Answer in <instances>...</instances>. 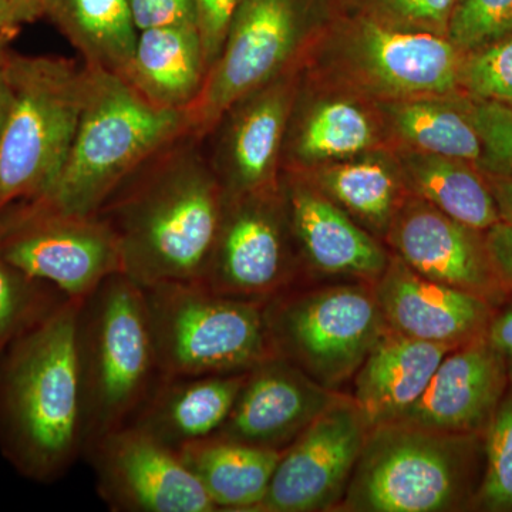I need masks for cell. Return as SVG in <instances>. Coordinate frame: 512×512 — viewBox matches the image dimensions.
<instances>
[{
	"mask_svg": "<svg viewBox=\"0 0 512 512\" xmlns=\"http://www.w3.org/2000/svg\"><path fill=\"white\" fill-rule=\"evenodd\" d=\"M336 3L387 28L447 37L458 0H336Z\"/></svg>",
	"mask_w": 512,
	"mask_h": 512,
	"instance_id": "32",
	"label": "cell"
},
{
	"mask_svg": "<svg viewBox=\"0 0 512 512\" xmlns=\"http://www.w3.org/2000/svg\"><path fill=\"white\" fill-rule=\"evenodd\" d=\"M84 70L86 93L72 147L50 190L32 202L96 215L128 175L191 128L187 111L154 106L119 74Z\"/></svg>",
	"mask_w": 512,
	"mask_h": 512,
	"instance_id": "3",
	"label": "cell"
},
{
	"mask_svg": "<svg viewBox=\"0 0 512 512\" xmlns=\"http://www.w3.org/2000/svg\"><path fill=\"white\" fill-rule=\"evenodd\" d=\"M161 376L245 373L275 356L264 302L201 282L141 286Z\"/></svg>",
	"mask_w": 512,
	"mask_h": 512,
	"instance_id": "8",
	"label": "cell"
},
{
	"mask_svg": "<svg viewBox=\"0 0 512 512\" xmlns=\"http://www.w3.org/2000/svg\"><path fill=\"white\" fill-rule=\"evenodd\" d=\"M99 497L114 512H214L210 497L177 450L133 424L87 448Z\"/></svg>",
	"mask_w": 512,
	"mask_h": 512,
	"instance_id": "13",
	"label": "cell"
},
{
	"mask_svg": "<svg viewBox=\"0 0 512 512\" xmlns=\"http://www.w3.org/2000/svg\"><path fill=\"white\" fill-rule=\"evenodd\" d=\"M128 6L138 32L165 26H197L194 0H128Z\"/></svg>",
	"mask_w": 512,
	"mask_h": 512,
	"instance_id": "36",
	"label": "cell"
},
{
	"mask_svg": "<svg viewBox=\"0 0 512 512\" xmlns=\"http://www.w3.org/2000/svg\"><path fill=\"white\" fill-rule=\"evenodd\" d=\"M484 234L495 271L508 291H512V225L498 221Z\"/></svg>",
	"mask_w": 512,
	"mask_h": 512,
	"instance_id": "38",
	"label": "cell"
},
{
	"mask_svg": "<svg viewBox=\"0 0 512 512\" xmlns=\"http://www.w3.org/2000/svg\"><path fill=\"white\" fill-rule=\"evenodd\" d=\"M301 266L281 188L225 195L201 284L222 295L265 303L291 289Z\"/></svg>",
	"mask_w": 512,
	"mask_h": 512,
	"instance_id": "11",
	"label": "cell"
},
{
	"mask_svg": "<svg viewBox=\"0 0 512 512\" xmlns=\"http://www.w3.org/2000/svg\"><path fill=\"white\" fill-rule=\"evenodd\" d=\"M224 204L204 138L187 131L128 175L96 215L116 235L131 281L201 282Z\"/></svg>",
	"mask_w": 512,
	"mask_h": 512,
	"instance_id": "1",
	"label": "cell"
},
{
	"mask_svg": "<svg viewBox=\"0 0 512 512\" xmlns=\"http://www.w3.org/2000/svg\"><path fill=\"white\" fill-rule=\"evenodd\" d=\"M181 460L217 511L255 512L284 450L252 446L212 434L178 448Z\"/></svg>",
	"mask_w": 512,
	"mask_h": 512,
	"instance_id": "26",
	"label": "cell"
},
{
	"mask_svg": "<svg viewBox=\"0 0 512 512\" xmlns=\"http://www.w3.org/2000/svg\"><path fill=\"white\" fill-rule=\"evenodd\" d=\"M19 26L20 23L16 19L15 13H13L9 0H0V63L8 55L5 47L12 36L15 35Z\"/></svg>",
	"mask_w": 512,
	"mask_h": 512,
	"instance_id": "41",
	"label": "cell"
},
{
	"mask_svg": "<svg viewBox=\"0 0 512 512\" xmlns=\"http://www.w3.org/2000/svg\"><path fill=\"white\" fill-rule=\"evenodd\" d=\"M470 99V114L483 143L478 168L512 177V106Z\"/></svg>",
	"mask_w": 512,
	"mask_h": 512,
	"instance_id": "35",
	"label": "cell"
},
{
	"mask_svg": "<svg viewBox=\"0 0 512 512\" xmlns=\"http://www.w3.org/2000/svg\"><path fill=\"white\" fill-rule=\"evenodd\" d=\"M43 15L72 43L84 66L126 72L138 37L128 0H45Z\"/></svg>",
	"mask_w": 512,
	"mask_h": 512,
	"instance_id": "29",
	"label": "cell"
},
{
	"mask_svg": "<svg viewBox=\"0 0 512 512\" xmlns=\"http://www.w3.org/2000/svg\"><path fill=\"white\" fill-rule=\"evenodd\" d=\"M207 76L197 26H165L138 32L123 79L161 109L188 111Z\"/></svg>",
	"mask_w": 512,
	"mask_h": 512,
	"instance_id": "24",
	"label": "cell"
},
{
	"mask_svg": "<svg viewBox=\"0 0 512 512\" xmlns=\"http://www.w3.org/2000/svg\"><path fill=\"white\" fill-rule=\"evenodd\" d=\"M382 148L393 147L379 103L301 74L286 130L282 171L306 173Z\"/></svg>",
	"mask_w": 512,
	"mask_h": 512,
	"instance_id": "17",
	"label": "cell"
},
{
	"mask_svg": "<svg viewBox=\"0 0 512 512\" xmlns=\"http://www.w3.org/2000/svg\"><path fill=\"white\" fill-rule=\"evenodd\" d=\"M299 80V69L291 70L238 100L204 138L210 140L205 151L225 195L279 187L286 130Z\"/></svg>",
	"mask_w": 512,
	"mask_h": 512,
	"instance_id": "15",
	"label": "cell"
},
{
	"mask_svg": "<svg viewBox=\"0 0 512 512\" xmlns=\"http://www.w3.org/2000/svg\"><path fill=\"white\" fill-rule=\"evenodd\" d=\"M512 35V0H460L447 39L468 53Z\"/></svg>",
	"mask_w": 512,
	"mask_h": 512,
	"instance_id": "34",
	"label": "cell"
},
{
	"mask_svg": "<svg viewBox=\"0 0 512 512\" xmlns=\"http://www.w3.org/2000/svg\"><path fill=\"white\" fill-rule=\"evenodd\" d=\"M10 106L0 133V210L50 190L72 147L86 70L63 57L6 55Z\"/></svg>",
	"mask_w": 512,
	"mask_h": 512,
	"instance_id": "7",
	"label": "cell"
},
{
	"mask_svg": "<svg viewBox=\"0 0 512 512\" xmlns=\"http://www.w3.org/2000/svg\"><path fill=\"white\" fill-rule=\"evenodd\" d=\"M393 150L412 194L478 231L501 221L487 178L477 164L404 148Z\"/></svg>",
	"mask_w": 512,
	"mask_h": 512,
	"instance_id": "28",
	"label": "cell"
},
{
	"mask_svg": "<svg viewBox=\"0 0 512 512\" xmlns=\"http://www.w3.org/2000/svg\"><path fill=\"white\" fill-rule=\"evenodd\" d=\"M20 25L33 22L43 15L45 0H9Z\"/></svg>",
	"mask_w": 512,
	"mask_h": 512,
	"instance_id": "42",
	"label": "cell"
},
{
	"mask_svg": "<svg viewBox=\"0 0 512 512\" xmlns=\"http://www.w3.org/2000/svg\"><path fill=\"white\" fill-rule=\"evenodd\" d=\"M507 360L485 335L444 356L420 399L396 420L448 433L485 434L507 390Z\"/></svg>",
	"mask_w": 512,
	"mask_h": 512,
	"instance_id": "21",
	"label": "cell"
},
{
	"mask_svg": "<svg viewBox=\"0 0 512 512\" xmlns=\"http://www.w3.org/2000/svg\"><path fill=\"white\" fill-rule=\"evenodd\" d=\"M10 106V89L8 80H6L5 70H3V62L0 63V133H2L3 124H5L6 116Z\"/></svg>",
	"mask_w": 512,
	"mask_h": 512,
	"instance_id": "43",
	"label": "cell"
},
{
	"mask_svg": "<svg viewBox=\"0 0 512 512\" xmlns=\"http://www.w3.org/2000/svg\"><path fill=\"white\" fill-rule=\"evenodd\" d=\"M301 174L382 242L410 194L393 148L370 151Z\"/></svg>",
	"mask_w": 512,
	"mask_h": 512,
	"instance_id": "25",
	"label": "cell"
},
{
	"mask_svg": "<svg viewBox=\"0 0 512 512\" xmlns=\"http://www.w3.org/2000/svg\"><path fill=\"white\" fill-rule=\"evenodd\" d=\"M279 188L302 266L316 274L375 284L392 255L384 242L360 227L305 175L282 171Z\"/></svg>",
	"mask_w": 512,
	"mask_h": 512,
	"instance_id": "18",
	"label": "cell"
},
{
	"mask_svg": "<svg viewBox=\"0 0 512 512\" xmlns=\"http://www.w3.org/2000/svg\"><path fill=\"white\" fill-rule=\"evenodd\" d=\"M463 57L447 37L387 28L340 8L335 0L306 49L299 70L306 79L386 103L463 94Z\"/></svg>",
	"mask_w": 512,
	"mask_h": 512,
	"instance_id": "4",
	"label": "cell"
},
{
	"mask_svg": "<svg viewBox=\"0 0 512 512\" xmlns=\"http://www.w3.org/2000/svg\"><path fill=\"white\" fill-rule=\"evenodd\" d=\"M460 89L474 100L512 106V35L464 53Z\"/></svg>",
	"mask_w": 512,
	"mask_h": 512,
	"instance_id": "33",
	"label": "cell"
},
{
	"mask_svg": "<svg viewBox=\"0 0 512 512\" xmlns=\"http://www.w3.org/2000/svg\"><path fill=\"white\" fill-rule=\"evenodd\" d=\"M339 396L275 355L248 370L234 407L217 434L282 451Z\"/></svg>",
	"mask_w": 512,
	"mask_h": 512,
	"instance_id": "19",
	"label": "cell"
},
{
	"mask_svg": "<svg viewBox=\"0 0 512 512\" xmlns=\"http://www.w3.org/2000/svg\"><path fill=\"white\" fill-rule=\"evenodd\" d=\"M46 285L23 275L0 254V350L66 301L64 296L45 298Z\"/></svg>",
	"mask_w": 512,
	"mask_h": 512,
	"instance_id": "31",
	"label": "cell"
},
{
	"mask_svg": "<svg viewBox=\"0 0 512 512\" xmlns=\"http://www.w3.org/2000/svg\"><path fill=\"white\" fill-rule=\"evenodd\" d=\"M365 417L340 396L285 448L255 512H313L342 504L365 444Z\"/></svg>",
	"mask_w": 512,
	"mask_h": 512,
	"instance_id": "14",
	"label": "cell"
},
{
	"mask_svg": "<svg viewBox=\"0 0 512 512\" xmlns=\"http://www.w3.org/2000/svg\"><path fill=\"white\" fill-rule=\"evenodd\" d=\"M458 2H460V0H458Z\"/></svg>",
	"mask_w": 512,
	"mask_h": 512,
	"instance_id": "44",
	"label": "cell"
},
{
	"mask_svg": "<svg viewBox=\"0 0 512 512\" xmlns=\"http://www.w3.org/2000/svg\"><path fill=\"white\" fill-rule=\"evenodd\" d=\"M393 148L480 164L483 143L464 94L410 97L379 103Z\"/></svg>",
	"mask_w": 512,
	"mask_h": 512,
	"instance_id": "27",
	"label": "cell"
},
{
	"mask_svg": "<svg viewBox=\"0 0 512 512\" xmlns=\"http://www.w3.org/2000/svg\"><path fill=\"white\" fill-rule=\"evenodd\" d=\"M480 434L448 433L407 421L367 431L343 510L444 512L476 497Z\"/></svg>",
	"mask_w": 512,
	"mask_h": 512,
	"instance_id": "6",
	"label": "cell"
},
{
	"mask_svg": "<svg viewBox=\"0 0 512 512\" xmlns=\"http://www.w3.org/2000/svg\"><path fill=\"white\" fill-rule=\"evenodd\" d=\"M335 0H241L220 55L190 107L191 133L205 138L225 111L276 77L299 69Z\"/></svg>",
	"mask_w": 512,
	"mask_h": 512,
	"instance_id": "9",
	"label": "cell"
},
{
	"mask_svg": "<svg viewBox=\"0 0 512 512\" xmlns=\"http://www.w3.org/2000/svg\"><path fill=\"white\" fill-rule=\"evenodd\" d=\"M484 439L485 468L476 504L488 511H512V376Z\"/></svg>",
	"mask_w": 512,
	"mask_h": 512,
	"instance_id": "30",
	"label": "cell"
},
{
	"mask_svg": "<svg viewBox=\"0 0 512 512\" xmlns=\"http://www.w3.org/2000/svg\"><path fill=\"white\" fill-rule=\"evenodd\" d=\"M66 299L0 353V430L16 466L37 480L63 476L84 453L76 326Z\"/></svg>",
	"mask_w": 512,
	"mask_h": 512,
	"instance_id": "2",
	"label": "cell"
},
{
	"mask_svg": "<svg viewBox=\"0 0 512 512\" xmlns=\"http://www.w3.org/2000/svg\"><path fill=\"white\" fill-rule=\"evenodd\" d=\"M493 194L501 221L512 225V177L507 175L484 174Z\"/></svg>",
	"mask_w": 512,
	"mask_h": 512,
	"instance_id": "40",
	"label": "cell"
},
{
	"mask_svg": "<svg viewBox=\"0 0 512 512\" xmlns=\"http://www.w3.org/2000/svg\"><path fill=\"white\" fill-rule=\"evenodd\" d=\"M207 73L220 55L229 23L241 0H194Z\"/></svg>",
	"mask_w": 512,
	"mask_h": 512,
	"instance_id": "37",
	"label": "cell"
},
{
	"mask_svg": "<svg viewBox=\"0 0 512 512\" xmlns=\"http://www.w3.org/2000/svg\"><path fill=\"white\" fill-rule=\"evenodd\" d=\"M485 338L507 363H512V303L493 315L485 330Z\"/></svg>",
	"mask_w": 512,
	"mask_h": 512,
	"instance_id": "39",
	"label": "cell"
},
{
	"mask_svg": "<svg viewBox=\"0 0 512 512\" xmlns=\"http://www.w3.org/2000/svg\"><path fill=\"white\" fill-rule=\"evenodd\" d=\"M392 254L440 284L503 302L507 286L495 271L485 234L454 220L410 192L384 238Z\"/></svg>",
	"mask_w": 512,
	"mask_h": 512,
	"instance_id": "16",
	"label": "cell"
},
{
	"mask_svg": "<svg viewBox=\"0 0 512 512\" xmlns=\"http://www.w3.org/2000/svg\"><path fill=\"white\" fill-rule=\"evenodd\" d=\"M76 350L86 453L101 436L130 423L160 380L143 288L116 274L83 299Z\"/></svg>",
	"mask_w": 512,
	"mask_h": 512,
	"instance_id": "5",
	"label": "cell"
},
{
	"mask_svg": "<svg viewBox=\"0 0 512 512\" xmlns=\"http://www.w3.org/2000/svg\"><path fill=\"white\" fill-rule=\"evenodd\" d=\"M0 254L23 275L83 301L123 274L116 235L99 215H74L33 202L18 224L0 232Z\"/></svg>",
	"mask_w": 512,
	"mask_h": 512,
	"instance_id": "12",
	"label": "cell"
},
{
	"mask_svg": "<svg viewBox=\"0 0 512 512\" xmlns=\"http://www.w3.org/2000/svg\"><path fill=\"white\" fill-rule=\"evenodd\" d=\"M373 289L387 328L423 342L457 348L485 335L493 318L490 302L426 278L394 254Z\"/></svg>",
	"mask_w": 512,
	"mask_h": 512,
	"instance_id": "20",
	"label": "cell"
},
{
	"mask_svg": "<svg viewBox=\"0 0 512 512\" xmlns=\"http://www.w3.org/2000/svg\"><path fill=\"white\" fill-rule=\"evenodd\" d=\"M451 346L423 342L387 329L357 370L353 402L367 426L399 419L429 386Z\"/></svg>",
	"mask_w": 512,
	"mask_h": 512,
	"instance_id": "23",
	"label": "cell"
},
{
	"mask_svg": "<svg viewBox=\"0 0 512 512\" xmlns=\"http://www.w3.org/2000/svg\"><path fill=\"white\" fill-rule=\"evenodd\" d=\"M276 355L332 392L355 377L386 332L373 284L291 289L264 303Z\"/></svg>",
	"mask_w": 512,
	"mask_h": 512,
	"instance_id": "10",
	"label": "cell"
},
{
	"mask_svg": "<svg viewBox=\"0 0 512 512\" xmlns=\"http://www.w3.org/2000/svg\"><path fill=\"white\" fill-rule=\"evenodd\" d=\"M245 375L161 376L128 424L173 450L210 437L227 421Z\"/></svg>",
	"mask_w": 512,
	"mask_h": 512,
	"instance_id": "22",
	"label": "cell"
}]
</instances>
